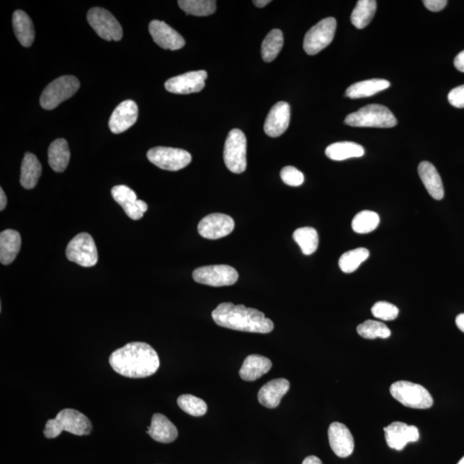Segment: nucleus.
Here are the masks:
<instances>
[{"mask_svg": "<svg viewBox=\"0 0 464 464\" xmlns=\"http://www.w3.org/2000/svg\"><path fill=\"white\" fill-rule=\"evenodd\" d=\"M115 373L129 378L153 376L160 366L157 352L145 342H130L111 354L109 359Z\"/></svg>", "mask_w": 464, "mask_h": 464, "instance_id": "obj_1", "label": "nucleus"}, {"mask_svg": "<svg viewBox=\"0 0 464 464\" xmlns=\"http://www.w3.org/2000/svg\"><path fill=\"white\" fill-rule=\"evenodd\" d=\"M217 325L226 329L267 334L274 330V323L262 311L232 303H222L211 313Z\"/></svg>", "mask_w": 464, "mask_h": 464, "instance_id": "obj_2", "label": "nucleus"}, {"mask_svg": "<svg viewBox=\"0 0 464 464\" xmlns=\"http://www.w3.org/2000/svg\"><path fill=\"white\" fill-rule=\"evenodd\" d=\"M63 431L78 436L89 435L92 431V424L81 412L65 409L59 411L54 419L47 422L43 434L47 439H55Z\"/></svg>", "mask_w": 464, "mask_h": 464, "instance_id": "obj_3", "label": "nucleus"}, {"mask_svg": "<svg viewBox=\"0 0 464 464\" xmlns=\"http://www.w3.org/2000/svg\"><path fill=\"white\" fill-rule=\"evenodd\" d=\"M345 123L351 127L390 129L397 126L398 120L387 107L371 104L348 115Z\"/></svg>", "mask_w": 464, "mask_h": 464, "instance_id": "obj_4", "label": "nucleus"}, {"mask_svg": "<svg viewBox=\"0 0 464 464\" xmlns=\"http://www.w3.org/2000/svg\"><path fill=\"white\" fill-rule=\"evenodd\" d=\"M390 392L403 406L416 410H427L434 405V399L426 388L409 381H398L391 385Z\"/></svg>", "mask_w": 464, "mask_h": 464, "instance_id": "obj_5", "label": "nucleus"}, {"mask_svg": "<svg viewBox=\"0 0 464 464\" xmlns=\"http://www.w3.org/2000/svg\"><path fill=\"white\" fill-rule=\"evenodd\" d=\"M79 87V79L74 76H62L45 88L40 98V103L44 110H54L59 104L73 97Z\"/></svg>", "mask_w": 464, "mask_h": 464, "instance_id": "obj_6", "label": "nucleus"}, {"mask_svg": "<svg viewBox=\"0 0 464 464\" xmlns=\"http://www.w3.org/2000/svg\"><path fill=\"white\" fill-rule=\"evenodd\" d=\"M247 139L241 130L233 129L228 134L224 149V161L227 169L241 174L247 168Z\"/></svg>", "mask_w": 464, "mask_h": 464, "instance_id": "obj_7", "label": "nucleus"}, {"mask_svg": "<svg viewBox=\"0 0 464 464\" xmlns=\"http://www.w3.org/2000/svg\"><path fill=\"white\" fill-rule=\"evenodd\" d=\"M66 255L70 262L81 267H93L98 262V249L94 239L86 232L79 233L71 240Z\"/></svg>", "mask_w": 464, "mask_h": 464, "instance_id": "obj_8", "label": "nucleus"}, {"mask_svg": "<svg viewBox=\"0 0 464 464\" xmlns=\"http://www.w3.org/2000/svg\"><path fill=\"white\" fill-rule=\"evenodd\" d=\"M147 158L160 169L170 171L182 170L192 161L189 151L165 146L151 148L148 151Z\"/></svg>", "mask_w": 464, "mask_h": 464, "instance_id": "obj_9", "label": "nucleus"}, {"mask_svg": "<svg viewBox=\"0 0 464 464\" xmlns=\"http://www.w3.org/2000/svg\"><path fill=\"white\" fill-rule=\"evenodd\" d=\"M87 20L92 29L106 41L118 42L122 38V28L109 11L103 8H92L87 14Z\"/></svg>", "mask_w": 464, "mask_h": 464, "instance_id": "obj_10", "label": "nucleus"}, {"mask_svg": "<svg viewBox=\"0 0 464 464\" xmlns=\"http://www.w3.org/2000/svg\"><path fill=\"white\" fill-rule=\"evenodd\" d=\"M337 23L334 18L320 21L307 32L303 40V50L309 55H315L330 45L333 41Z\"/></svg>", "mask_w": 464, "mask_h": 464, "instance_id": "obj_11", "label": "nucleus"}, {"mask_svg": "<svg viewBox=\"0 0 464 464\" xmlns=\"http://www.w3.org/2000/svg\"><path fill=\"white\" fill-rule=\"evenodd\" d=\"M193 279L195 282L203 285L227 286L237 283L238 273L234 267L228 265L204 266L194 271Z\"/></svg>", "mask_w": 464, "mask_h": 464, "instance_id": "obj_12", "label": "nucleus"}, {"mask_svg": "<svg viewBox=\"0 0 464 464\" xmlns=\"http://www.w3.org/2000/svg\"><path fill=\"white\" fill-rule=\"evenodd\" d=\"M234 228V220L230 216L211 214L201 220L198 225V231L204 238L216 240L230 235Z\"/></svg>", "mask_w": 464, "mask_h": 464, "instance_id": "obj_13", "label": "nucleus"}, {"mask_svg": "<svg viewBox=\"0 0 464 464\" xmlns=\"http://www.w3.org/2000/svg\"><path fill=\"white\" fill-rule=\"evenodd\" d=\"M207 79L206 71H190L168 79L165 86L170 93L182 95L196 93L204 89Z\"/></svg>", "mask_w": 464, "mask_h": 464, "instance_id": "obj_14", "label": "nucleus"}, {"mask_svg": "<svg viewBox=\"0 0 464 464\" xmlns=\"http://www.w3.org/2000/svg\"><path fill=\"white\" fill-rule=\"evenodd\" d=\"M388 446L391 449L402 451L409 443L417 442L419 433L417 427L395 422L383 428Z\"/></svg>", "mask_w": 464, "mask_h": 464, "instance_id": "obj_15", "label": "nucleus"}, {"mask_svg": "<svg viewBox=\"0 0 464 464\" xmlns=\"http://www.w3.org/2000/svg\"><path fill=\"white\" fill-rule=\"evenodd\" d=\"M327 434L331 449L337 457L346 458L353 453L354 439L350 430L344 424L332 423Z\"/></svg>", "mask_w": 464, "mask_h": 464, "instance_id": "obj_16", "label": "nucleus"}, {"mask_svg": "<svg viewBox=\"0 0 464 464\" xmlns=\"http://www.w3.org/2000/svg\"><path fill=\"white\" fill-rule=\"evenodd\" d=\"M139 110L137 104L132 100H126L119 104L112 113L109 122L112 133L119 134L129 129L137 122Z\"/></svg>", "mask_w": 464, "mask_h": 464, "instance_id": "obj_17", "label": "nucleus"}, {"mask_svg": "<svg viewBox=\"0 0 464 464\" xmlns=\"http://www.w3.org/2000/svg\"><path fill=\"white\" fill-rule=\"evenodd\" d=\"M149 31L153 41L163 50H178L185 46L182 35L165 22L153 20L150 23Z\"/></svg>", "mask_w": 464, "mask_h": 464, "instance_id": "obj_18", "label": "nucleus"}, {"mask_svg": "<svg viewBox=\"0 0 464 464\" xmlns=\"http://www.w3.org/2000/svg\"><path fill=\"white\" fill-rule=\"evenodd\" d=\"M291 118L290 105L286 102H279L272 107L265 124L264 132L270 137L276 138L282 135L289 127Z\"/></svg>", "mask_w": 464, "mask_h": 464, "instance_id": "obj_19", "label": "nucleus"}, {"mask_svg": "<svg viewBox=\"0 0 464 464\" xmlns=\"http://www.w3.org/2000/svg\"><path fill=\"white\" fill-rule=\"evenodd\" d=\"M290 389V382L286 378L271 380L258 392V401L267 409H275Z\"/></svg>", "mask_w": 464, "mask_h": 464, "instance_id": "obj_20", "label": "nucleus"}, {"mask_svg": "<svg viewBox=\"0 0 464 464\" xmlns=\"http://www.w3.org/2000/svg\"><path fill=\"white\" fill-rule=\"evenodd\" d=\"M147 434L155 441L169 443L174 442L178 437V428L175 427L166 415L154 414L151 419V427L148 428Z\"/></svg>", "mask_w": 464, "mask_h": 464, "instance_id": "obj_21", "label": "nucleus"}, {"mask_svg": "<svg viewBox=\"0 0 464 464\" xmlns=\"http://www.w3.org/2000/svg\"><path fill=\"white\" fill-rule=\"evenodd\" d=\"M418 173L431 197L437 201L442 199L445 195V190H443L442 179L433 163L422 162L418 167Z\"/></svg>", "mask_w": 464, "mask_h": 464, "instance_id": "obj_22", "label": "nucleus"}, {"mask_svg": "<svg viewBox=\"0 0 464 464\" xmlns=\"http://www.w3.org/2000/svg\"><path fill=\"white\" fill-rule=\"evenodd\" d=\"M111 194L131 219L139 220L143 218L144 214L139 207L137 195L130 187L125 185L115 186L112 189Z\"/></svg>", "mask_w": 464, "mask_h": 464, "instance_id": "obj_23", "label": "nucleus"}, {"mask_svg": "<svg viewBox=\"0 0 464 464\" xmlns=\"http://www.w3.org/2000/svg\"><path fill=\"white\" fill-rule=\"evenodd\" d=\"M273 364L269 359L262 355L248 356L239 371L240 377L245 381H255L269 373Z\"/></svg>", "mask_w": 464, "mask_h": 464, "instance_id": "obj_24", "label": "nucleus"}, {"mask_svg": "<svg viewBox=\"0 0 464 464\" xmlns=\"http://www.w3.org/2000/svg\"><path fill=\"white\" fill-rule=\"evenodd\" d=\"M21 236L14 230H6L0 233V262L9 265L15 261L21 249Z\"/></svg>", "mask_w": 464, "mask_h": 464, "instance_id": "obj_25", "label": "nucleus"}, {"mask_svg": "<svg viewBox=\"0 0 464 464\" xmlns=\"http://www.w3.org/2000/svg\"><path fill=\"white\" fill-rule=\"evenodd\" d=\"M390 86V83L385 79H368L365 81L354 83L347 88L346 95L351 99L369 98L380 91H385Z\"/></svg>", "mask_w": 464, "mask_h": 464, "instance_id": "obj_26", "label": "nucleus"}, {"mask_svg": "<svg viewBox=\"0 0 464 464\" xmlns=\"http://www.w3.org/2000/svg\"><path fill=\"white\" fill-rule=\"evenodd\" d=\"M13 25L16 37L22 46L30 47L35 40V29L29 16L23 11H16L13 16Z\"/></svg>", "mask_w": 464, "mask_h": 464, "instance_id": "obj_27", "label": "nucleus"}, {"mask_svg": "<svg viewBox=\"0 0 464 464\" xmlns=\"http://www.w3.org/2000/svg\"><path fill=\"white\" fill-rule=\"evenodd\" d=\"M42 165L35 155L27 153L23 159L20 182L25 190L34 189L42 175Z\"/></svg>", "mask_w": 464, "mask_h": 464, "instance_id": "obj_28", "label": "nucleus"}, {"mask_svg": "<svg viewBox=\"0 0 464 464\" xmlns=\"http://www.w3.org/2000/svg\"><path fill=\"white\" fill-rule=\"evenodd\" d=\"M325 153L327 158L334 161L361 158L365 154V149L357 143L344 141L332 144L326 148Z\"/></svg>", "mask_w": 464, "mask_h": 464, "instance_id": "obj_29", "label": "nucleus"}, {"mask_svg": "<svg viewBox=\"0 0 464 464\" xmlns=\"http://www.w3.org/2000/svg\"><path fill=\"white\" fill-rule=\"evenodd\" d=\"M69 146L66 139H58L49 148V163L55 172L65 171L70 161Z\"/></svg>", "mask_w": 464, "mask_h": 464, "instance_id": "obj_30", "label": "nucleus"}, {"mask_svg": "<svg viewBox=\"0 0 464 464\" xmlns=\"http://www.w3.org/2000/svg\"><path fill=\"white\" fill-rule=\"evenodd\" d=\"M377 10L375 0H359L351 15V22L359 30L364 29L373 20Z\"/></svg>", "mask_w": 464, "mask_h": 464, "instance_id": "obj_31", "label": "nucleus"}, {"mask_svg": "<svg viewBox=\"0 0 464 464\" xmlns=\"http://www.w3.org/2000/svg\"><path fill=\"white\" fill-rule=\"evenodd\" d=\"M294 239L299 245L303 255H312L318 250L319 238L318 231L314 228H298L294 231Z\"/></svg>", "mask_w": 464, "mask_h": 464, "instance_id": "obj_32", "label": "nucleus"}, {"mask_svg": "<svg viewBox=\"0 0 464 464\" xmlns=\"http://www.w3.org/2000/svg\"><path fill=\"white\" fill-rule=\"evenodd\" d=\"M370 252L365 248H358L344 253L339 260L340 269L345 274L354 273L369 257Z\"/></svg>", "mask_w": 464, "mask_h": 464, "instance_id": "obj_33", "label": "nucleus"}, {"mask_svg": "<svg viewBox=\"0 0 464 464\" xmlns=\"http://www.w3.org/2000/svg\"><path fill=\"white\" fill-rule=\"evenodd\" d=\"M284 44L282 30H271L262 44V56L264 62H271L277 57Z\"/></svg>", "mask_w": 464, "mask_h": 464, "instance_id": "obj_34", "label": "nucleus"}, {"mask_svg": "<svg viewBox=\"0 0 464 464\" xmlns=\"http://www.w3.org/2000/svg\"><path fill=\"white\" fill-rule=\"evenodd\" d=\"M178 5L186 14L197 17L210 16L216 11L214 0H179Z\"/></svg>", "mask_w": 464, "mask_h": 464, "instance_id": "obj_35", "label": "nucleus"}, {"mask_svg": "<svg viewBox=\"0 0 464 464\" xmlns=\"http://www.w3.org/2000/svg\"><path fill=\"white\" fill-rule=\"evenodd\" d=\"M380 222L379 216L375 211L365 210L359 213L352 222V228L359 234H366L377 229Z\"/></svg>", "mask_w": 464, "mask_h": 464, "instance_id": "obj_36", "label": "nucleus"}, {"mask_svg": "<svg viewBox=\"0 0 464 464\" xmlns=\"http://www.w3.org/2000/svg\"><path fill=\"white\" fill-rule=\"evenodd\" d=\"M357 332L361 337L368 340L387 339L391 335V331L385 323L374 321V320H367L359 324L357 327Z\"/></svg>", "mask_w": 464, "mask_h": 464, "instance_id": "obj_37", "label": "nucleus"}, {"mask_svg": "<svg viewBox=\"0 0 464 464\" xmlns=\"http://www.w3.org/2000/svg\"><path fill=\"white\" fill-rule=\"evenodd\" d=\"M180 409L195 417H201L206 414L207 405L201 398H196L193 395H180L178 399Z\"/></svg>", "mask_w": 464, "mask_h": 464, "instance_id": "obj_38", "label": "nucleus"}, {"mask_svg": "<svg viewBox=\"0 0 464 464\" xmlns=\"http://www.w3.org/2000/svg\"><path fill=\"white\" fill-rule=\"evenodd\" d=\"M371 313L376 318L383 321H393L399 315V309L390 303L380 301L371 308Z\"/></svg>", "mask_w": 464, "mask_h": 464, "instance_id": "obj_39", "label": "nucleus"}, {"mask_svg": "<svg viewBox=\"0 0 464 464\" xmlns=\"http://www.w3.org/2000/svg\"><path fill=\"white\" fill-rule=\"evenodd\" d=\"M282 181L291 187L302 185L305 181V177L301 171L293 166L284 167L281 172Z\"/></svg>", "mask_w": 464, "mask_h": 464, "instance_id": "obj_40", "label": "nucleus"}, {"mask_svg": "<svg viewBox=\"0 0 464 464\" xmlns=\"http://www.w3.org/2000/svg\"><path fill=\"white\" fill-rule=\"evenodd\" d=\"M448 101L458 109H464V85L451 90L448 95Z\"/></svg>", "mask_w": 464, "mask_h": 464, "instance_id": "obj_41", "label": "nucleus"}, {"mask_svg": "<svg viewBox=\"0 0 464 464\" xmlns=\"http://www.w3.org/2000/svg\"><path fill=\"white\" fill-rule=\"evenodd\" d=\"M423 4L428 10L437 13L447 6L448 1L446 0H425Z\"/></svg>", "mask_w": 464, "mask_h": 464, "instance_id": "obj_42", "label": "nucleus"}, {"mask_svg": "<svg viewBox=\"0 0 464 464\" xmlns=\"http://www.w3.org/2000/svg\"><path fill=\"white\" fill-rule=\"evenodd\" d=\"M454 66L458 71L464 73V50L460 52V53L456 56Z\"/></svg>", "mask_w": 464, "mask_h": 464, "instance_id": "obj_43", "label": "nucleus"}, {"mask_svg": "<svg viewBox=\"0 0 464 464\" xmlns=\"http://www.w3.org/2000/svg\"><path fill=\"white\" fill-rule=\"evenodd\" d=\"M302 464H323V463L321 460L318 457H315V456H309V457H307L303 460Z\"/></svg>", "mask_w": 464, "mask_h": 464, "instance_id": "obj_44", "label": "nucleus"}, {"mask_svg": "<svg viewBox=\"0 0 464 464\" xmlns=\"http://www.w3.org/2000/svg\"><path fill=\"white\" fill-rule=\"evenodd\" d=\"M6 205H7L6 195L5 194V192H4L1 187V189H0V210L3 211L4 209H5Z\"/></svg>", "mask_w": 464, "mask_h": 464, "instance_id": "obj_45", "label": "nucleus"}, {"mask_svg": "<svg viewBox=\"0 0 464 464\" xmlns=\"http://www.w3.org/2000/svg\"><path fill=\"white\" fill-rule=\"evenodd\" d=\"M456 324H457L458 329L464 333V313L458 315L456 318Z\"/></svg>", "mask_w": 464, "mask_h": 464, "instance_id": "obj_46", "label": "nucleus"}, {"mask_svg": "<svg viewBox=\"0 0 464 464\" xmlns=\"http://www.w3.org/2000/svg\"><path fill=\"white\" fill-rule=\"evenodd\" d=\"M253 3L255 4V6H257L259 8H262L269 5V4L271 3V1L270 0H255Z\"/></svg>", "mask_w": 464, "mask_h": 464, "instance_id": "obj_47", "label": "nucleus"}, {"mask_svg": "<svg viewBox=\"0 0 464 464\" xmlns=\"http://www.w3.org/2000/svg\"><path fill=\"white\" fill-rule=\"evenodd\" d=\"M458 464H464V457L461 460H460Z\"/></svg>", "mask_w": 464, "mask_h": 464, "instance_id": "obj_48", "label": "nucleus"}]
</instances>
